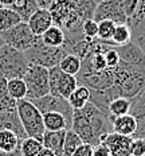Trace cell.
Here are the masks:
<instances>
[{
    "mask_svg": "<svg viewBox=\"0 0 145 156\" xmlns=\"http://www.w3.org/2000/svg\"><path fill=\"white\" fill-rule=\"evenodd\" d=\"M129 42H132V30L130 26L128 23L126 24H117L116 26L114 34L112 37L110 43L113 46L118 47V46H124V44H128Z\"/></svg>",
    "mask_w": 145,
    "mask_h": 156,
    "instance_id": "cell-26",
    "label": "cell"
},
{
    "mask_svg": "<svg viewBox=\"0 0 145 156\" xmlns=\"http://www.w3.org/2000/svg\"><path fill=\"white\" fill-rule=\"evenodd\" d=\"M73 156H93V145L88 144V143H82V144L74 151Z\"/></svg>",
    "mask_w": 145,
    "mask_h": 156,
    "instance_id": "cell-33",
    "label": "cell"
},
{
    "mask_svg": "<svg viewBox=\"0 0 145 156\" xmlns=\"http://www.w3.org/2000/svg\"><path fill=\"white\" fill-rule=\"evenodd\" d=\"M66 132L67 131H64V129L63 131H46L42 137L43 147L51 149L57 156H62Z\"/></svg>",
    "mask_w": 145,
    "mask_h": 156,
    "instance_id": "cell-15",
    "label": "cell"
},
{
    "mask_svg": "<svg viewBox=\"0 0 145 156\" xmlns=\"http://www.w3.org/2000/svg\"><path fill=\"white\" fill-rule=\"evenodd\" d=\"M55 2H57V0H36L39 8H44V9H48Z\"/></svg>",
    "mask_w": 145,
    "mask_h": 156,
    "instance_id": "cell-35",
    "label": "cell"
},
{
    "mask_svg": "<svg viewBox=\"0 0 145 156\" xmlns=\"http://www.w3.org/2000/svg\"><path fill=\"white\" fill-rule=\"evenodd\" d=\"M64 39H66L64 31L59 26H55V24H53L50 28H47L40 35L42 43H44L46 46H50V47H62L64 44Z\"/></svg>",
    "mask_w": 145,
    "mask_h": 156,
    "instance_id": "cell-17",
    "label": "cell"
},
{
    "mask_svg": "<svg viewBox=\"0 0 145 156\" xmlns=\"http://www.w3.org/2000/svg\"><path fill=\"white\" fill-rule=\"evenodd\" d=\"M74 2H79V0H74Z\"/></svg>",
    "mask_w": 145,
    "mask_h": 156,
    "instance_id": "cell-41",
    "label": "cell"
},
{
    "mask_svg": "<svg viewBox=\"0 0 145 156\" xmlns=\"http://www.w3.org/2000/svg\"><path fill=\"white\" fill-rule=\"evenodd\" d=\"M27 24L36 37H40L47 28H50L51 26L54 24L53 23V16H51L48 9L38 8L36 11L30 16V19L27 20Z\"/></svg>",
    "mask_w": 145,
    "mask_h": 156,
    "instance_id": "cell-12",
    "label": "cell"
},
{
    "mask_svg": "<svg viewBox=\"0 0 145 156\" xmlns=\"http://www.w3.org/2000/svg\"><path fill=\"white\" fill-rule=\"evenodd\" d=\"M12 131L20 139H26V135L23 126H22L20 119L18 115V109L11 110H2L0 112V131Z\"/></svg>",
    "mask_w": 145,
    "mask_h": 156,
    "instance_id": "cell-13",
    "label": "cell"
},
{
    "mask_svg": "<svg viewBox=\"0 0 145 156\" xmlns=\"http://www.w3.org/2000/svg\"><path fill=\"white\" fill-rule=\"evenodd\" d=\"M110 121H112V126H113V132L118 133V135L133 137L134 133L137 131V120L134 119V116L130 115V113L120 116V117H114Z\"/></svg>",
    "mask_w": 145,
    "mask_h": 156,
    "instance_id": "cell-14",
    "label": "cell"
},
{
    "mask_svg": "<svg viewBox=\"0 0 145 156\" xmlns=\"http://www.w3.org/2000/svg\"><path fill=\"white\" fill-rule=\"evenodd\" d=\"M130 148H132V156H145V139L133 137Z\"/></svg>",
    "mask_w": 145,
    "mask_h": 156,
    "instance_id": "cell-31",
    "label": "cell"
},
{
    "mask_svg": "<svg viewBox=\"0 0 145 156\" xmlns=\"http://www.w3.org/2000/svg\"><path fill=\"white\" fill-rule=\"evenodd\" d=\"M16 0H0V8L2 7H7V8H11L14 5V3Z\"/></svg>",
    "mask_w": 145,
    "mask_h": 156,
    "instance_id": "cell-37",
    "label": "cell"
},
{
    "mask_svg": "<svg viewBox=\"0 0 145 156\" xmlns=\"http://www.w3.org/2000/svg\"><path fill=\"white\" fill-rule=\"evenodd\" d=\"M16 109H18L19 119H20L26 135L28 137H35L38 140H42L46 128H44L43 115L40 110L34 105V102H31L27 98L19 100Z\"/></svg>",
    "mask_w": 145,
    "mask_h": 156,
    "instance_id": "cell-1",
    "label": "cell"
},
{
    "mask_svg": "<svg viewBox=\"0 0 145 156\" xmlns=\"http://www.w3.org/2000/svg\"><path fill=\"white\" fill-rule=\"evenodd\" d=\"M7 89H8V94L16 101L27 98V85H26L23 78L7 80Z\"/></svg>",
    "mask_w": 145,
    "mask_h": 156,
    "instance_id": "cell-24",
    "label": "cell"
},
{
    "mask_svg": "<svg viewBox=\"0 0 145 156\" xmlns=\"http://www.w3.org/2000/svg\"><path fill=\"white\" fill-rule=\"evenodd\" d=\"M130 115L137 120V131L133 137L145 139V87L132 98Z\"/></svg>",
    "mask_w": 145,
    "mask_h": 156,
    "instance_id": "cell-11",
    "label": "cell"
},
{
    "mask_svg": "<svg viewBox=\"0 0 145 156\" xmlns=\"http://www.w3.org/2000/svg\"><path fill=\"white\" fill-rule=\"evenodd\" d=\"M22 18L18 12H15L12 8L2 7L0 8V32L7 31L9 28L15 27L16 24L22 23Z\"/></svg>",
    "mask_w": 145,
    "mask_h": 156,
    "instance_id": "cell-21",
    "label": "cell"
},
{
    "mask_svg": "<svg viewBox=\"0 0 145 156\" xmlns=\"http://www.w3.org/2000/svg\"><path fill=\"white\" fill-rule=\"evenodd\" d=\"M23 139H20L15 132L12 131H0V151L14 154L20 152V143Z\"/></svg>",
    "mask_w": 145,
    "mask_h": 156,
    "instance_id": "cell-18",
    "label": "cell"
},
{
    "mask_svg": "<svg viewBox=\"0 0 145 156\" xmlns=\"http://www.w3.org/2000/svg\"><path fill=\"white\" fill-rule=\"evenodd\" d=\"M82 32H83L85 39H88V41H95V39H98V22H95L94 19L85 20L82 26Z\"/></svg>",
    "mask_w": 145,
    "mask_h": 156,
    "instance_id": "cell-30",
    "label": "cell"
},
{
    "mask_svg": "<svg viewBox=\"0 0 145 156\" xmlns=\"http://www.w3.org/2000/svg\"><path fill=\"white\" fill-rule=\"evenodd\" d=\"M31 63L23 51L4 44L0 47V73L7 80L11 78H23Z\"/></svg>",
    "mask_w": 145,
    "mask_h": 156,
    "instance_id": "cell-2",
    "label": "cell"
},
{
    "mask_svg": "<svg viewBox=\"0 0 145 156\" xmlns=\"http://www.w3.org/2000/svg\"><path fill=\"white\" fill-rule=\"evenodd\" d=\"M116 24L112 20H101L98 22V39L102 42H110L114 34Z\"/></svg>",
    "mask_w": 145,
    "mask_h": 156,
    "instance_id": "cell-29",
    "label": "cell"
},
{
    "mask_svg": "<svg viewBox=\"0 0 145 156\" xmlns=\"http://www.w3.org/2000/svg\"><path fill=\"white\" fill-rule=\"evenodd\" d=\"M93 19L95 22L112 20L116 24H126L129 20L128 16L125 15L120 0H104L98 3L94 9Z\"/></svg>",
    "mask_w": 145,
    "mask_h": 156,
    "instance_id": "cell-7",
    "label": "cell"
},
{
    "mask_svg": "<svg viewBox=\"0 0 145 156\" xmlns=\"http://www.w3.org/2000/svg\"><path fill=\"white\" fill-rule=\"evenodd\" d=\"M15 12H18L23 22H27L30 16L39 8L36 0H16L11 7Z\"/></svg>",
    "mask_w": 145,
    "mask_h": 156,
    "instance_id": "cell-23",
    "label": "cell"
},
{
    "mask_svg": "<svg viewBox=\"0 0 145 156\" xmlns=\"http://www.w3.org/2000/svg\"><path fill=\"white\" fill-rule=\"evenodd\" d=\"M128 24L132 30V42L145 53V0H140V4L133 16L129 18Z\"/></svg>",
    "mask_w": 145,
    "mask_h": 156,
    "instance_id": "cell-9",
    "label": "cell"
},
{
    "mask_svg": "<svg viewBox=\"0 0 145 156\" xmlns=\"http://www.w3.org/2000/svg\"><path fill=\"white\" fill-rule=\"evenodd\" d=\"M24 54L31 65H39V66L51 69V67H55L59 65L62 58L67 54V51L63 46L62 47L46 46L44 43H42L39 37V41L32 47L28 48L27 51H24Z\"/></svg>",
    "mask_w": 145,
    "mask_h": 156,
    "instance_id": "cell-4",
    "label": "cell"
},
{
    "mask_svg": "<svg viewBox=\"0 0 145 156\" xmlns=\"http://www.w3.org/2000/svg\"><path fill=\"white\" fill-rule=\"evenodd\" d=\"M67 101L74 110L83 109L86 104L90 102V89L85 85H78L75 87V90L70 94Z\"/></svg>",
    "mask_w": 145,
    "mask_h": 156,
    "instance_id": "cell-19",
    "label": "cell"
},
{
    "mask_svg": "<svg viewBox=\"0 0 145 156\" xmlns=\"http://www.w3.org/2000/svg\"><path fill=\"white\" fill-rule=\"evenodd\" d=\"M4 44H5V43H4V41H3V38H2V37H0V47L4 46Z\"/></svg>",
    "mask_w": 145,
    "mask_h": 156,
    "instance_id": "cell-39",
    "label": "cell"
},
{
    "mask_svg": "<svg viewBox=\"0 0 145 156\" xmlns=\"http://www.w3.org/2000/svg\"><path fill=\"white\" fill-rule=\"evenodd\" d=\"M0 156H20V152H14V154H8V152L0 151Z\"/></svg>",
    "mask_w": 145,
    "mask_h": 156,
    "instance_id": "cell-38",
    "label": "cell"
},
{
    "mask_svg": "<svg viewBox=\"0 0 145 156\" xmlns=\"http://www.w3.org/2000/svg\"><path fill=\"white\" fill-rule=\"evenodd\" d=\"M43 122L46 131H69L71 129V124L62 113L58 112H46L43 113Z\"/></svg>",
    "mask_w": 145,
    "mask_h": 156,
    "instance_id": "cell-16",
    "label": "cell"
},
{
    "mask_svg": "<svg viewBox=\"0 0 145 156\" xmlns=\"http://www.w3.org/2000/svg\"><path fill=\"white\" fill-rule=\"evenodd\" d=\"M132 100L126 97H116L113 98L108 108V116L109 119H114V117H120L124 115H128L130 112Z\"/></svg>",
    "mask_w": 145,
    "mask_h": 156,
    "instance_id": "cell-20",
    "label": "cell"
},
{
    "mask_svg": "<svg viewBox=\"0 0 145 156\" xmlns=\"http://www.w3.org/2000/svg\"><path fill=\"white\" fill-rule=\"evenodd\" d=\"M0 37L3 38L5 44L16 48L19 51H23V53L39 41V37H36L31 31L27 22H22V23L16 24L15 27L9 28L7 31H2Z\"/></svg>",
    "mask_w": 145,
    "mask_h": 156,
    "instance_id": "cell-5",
    "label": "cell"
},
{
    "mask_svg": "<svg viewBox=\"0 0 145 156\" xmlns=\"http://www.w3.org/2000/svg\"><path fill=\"white\" fill-rule=\"evenodd\" d=\"M34 105L42 112V115L46 112H58L62 113V115L67 119V121L73 125V116H74V109L71 108V105L69 104L66 98L62 97L54 96V94H47L44 97L34 100Z\"/></svg>",
    "mask_w": 145,
    "mask_h": 156,
    "instance_id": "cell-8",
    "label": "cell"
},
{
    "mask_svg": "<svg viewBox=\"0 0 145 156\" xmlns=\"http://www.w3.org/2000/svg\"><path fill=\"white\" fill-rule=\"evenodd\" d=\"M27 85V100L36 98L50 94V69L39 65H31L23 76Z\"/></svg>",
    "mask_w": 145,
    "mask_h": 156,
    "instance_id": "cell-3",
    "label": "cell"
},
{
    "mask_svg": "<svg viewBox=\"0 0 145 156\" xmlns=\"http://www.w3.org/2000/svg\"><path fill=\"white\" fill-rule=\"evenodd\" d=\"M93 2L95 3V4H98V3H101V2H104V0H93Z\"/></svg>",
    "mask_w": 145,
    "mask_h": 156,
    "instance_id": "cell-40",
    "label": "cell"
},
{
    "mask_svg": "<svg viewBox=\"0 0 145 156\" xmlns=\"http://www.w3.org/2000/svg\"><path fill=\"white\" fill-rule=\"evenodd\" d=\"M58 66L60 67V70L64 71L67 74H71V76H75L81 71V67H82V59L75 54H70L67 53L64 57L62 58V61L59 62Z\"/></svg>",
    "mask_w": 145,
    "mask_h": 156,
    "instance_id": "cell-22",
    "label": "cell"
},
{
    "mask_svg": "<svg viewBox=\"0 0 145 156\" xmlns=\"http://www.w3.org/2000/svg\"><path fill=\"white\" fill-rule=\"evenodd\" d=\"M42 148H43L42 140L27 136L20 143V156H38Z\"/></svg>",
    "mask_w": 145,
    "mask_h": 156,
    "instance_id": "cell-27",
    "label": "cell"
},
{
    "mask_svg": "<svg viewBox=\"0 0 145 156\" xmlns=\"http://www.w3.org/2000/svg\"><path fill=\"white\" fill-rule=\"evenodd\" d=\"M132 140L133 137L112 132L106 136L104 143L108 145L110 156H132Z\"/></svg>",
    "mask_w": 145,
    "mask_h": 156,
    "instance_id": "cell-10",
    "label": "cell"
},
{
    "mask_svg": "<svg viewBox=\"0 0 145 156\" xmlns=\"http://www.w3.org/2000/svg\"><path fill=\"white\" fill-rule=\"evenodd\" d=\"M38 156H57L55 154H54L51 149H48V148H46V147H43L40 149V152L38 154Z\"/></svg>",
    "mask_w": 145,
    "mask_h": 156,
    "instance_id": "cell-36",
    "label": "cell"
},
{
    "mask_svg": "<svg viewBox=\"0 0 145 156\" xmlns=\"http://www.w3.org/2000/svg\"><path fill=\"white\" fill-rule=\"evenodd\" d=\"M120 2H121L122 8H124L125 15L128 16V19L133 16V14L136 12V9L138 7V4H140V0H120Z\"/></svg>",
    "mask_w": 145,
    "mask_h": 156,
    "instance_id": "cell-32",
    "label": "cell"
},
{
    "mask_svg": "<svg viewBox=\"0 0 145 156\" xmlns=\"http://www.w3.org/2000/svg\"><path fill=\"white\" fill-rule=\"evenodd\" d=\"M16 105H18V101L8 94L7 78L0 73V112L2 110L16 109Z\"/></svg>",
    "mask_w": 145,
    "mask_h": 156,
    "instance_id": "cell-25",
    "label": "cell"
},
{
    "mask_svg": "<svg viewBox=\"0 0 145 156\" xmlns=\"http://www.w3.org/2000/svg\"><path fill=\"white\" fill-rule=\"evenodd\" d=\"M93 156H110V151H109L108 145L102 141L93 147Z\"/></svg>",
    "mask_w": 145,
    "mask_h": 156,
    "instance_id": "cell-34",
    "label": "cell"
},
{
    "mask_svg": "<svg viewBox=\"0 0 145 156\" xmlns=\"http://www.w3.org/2000/svg\"><path fill=\"white\" fill-rule=\"evenodd\" d=\"M82 143H83L82 139H81L73 129H69V131L66 132V137H64L62 156H73L74 151H75Z\"/></svg>",
    "mask_w": 145,
    "mask_h": 156,
    "instance_id": "cell-28",
    "label": "cell"
},
{
    "mask_svg": "<svg viewBox=\"0 0 145 156\" xmlns=\"http://www.w3.org/2000/svg\"><path fill=\"white\" fill-rule=\"evenodd\" d=\"M78 86V80L75 76L67 74L60 70L59 66L50 69V93L54 96L69 98L75 87Z\"/></svg>",
    "mask_w": 145,
    "mask_h": 156,
    "instance_id": "cell-6",
    "label": "cell"
}]
</instances>
